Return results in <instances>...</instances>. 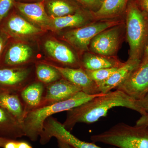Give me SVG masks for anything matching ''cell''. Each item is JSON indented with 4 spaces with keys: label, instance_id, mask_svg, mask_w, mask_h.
<instances>
[{
    "label": "cell",
    "instance_id": "cell-19",
    "mask_svg": "<svg viewBox=\"0 0 148 148\" xmlns=\"http://www.w3.org/2000/svg\"><path fill=\"white\" fill-rule=\"evenodd\" d=\"M0 107L8 111L21 123L27 114L18 93L0 92Z\"/></svg>",
    "mask_w": 148,
    "mask_h": 148
},
{
    "label": "cell",
    "instance_id": "cell-37",
    "mask_svg": "<svg viewBox=\"0 0 148 148\" xmlns=\"http://www.w3.org/2000/svg\"><path fill=\"white\" fill-rule=\"evenodd\" d=\"M25 1H37V2H38L42 1H45V0H25Z\"/></svg>",
    "mask_w": 148,
    "mask_h": 148
},
{
    "label": "cell",
    "instance_id": "cell-13",
    "mask_svg": "<svg viewBox=\"0 0 148 148\" xmlns=\"http://www.w3.org/2000/svg\"><path fill=\"white\" fill-rule=\"evenodd\" d=\"M32 48L27 45L14 43L7 49L0 67L21 66L30 60L32 56Z\"/></svg>",
    "mask_w": 148,
    "mask_h": 148
},
{
    "label": "cell",
    "instance_id": "cell-3",
    "mask_svg": "<svg viewBox=\"0 0 148 148\" xmlns=\"http://www.w3.org/2000/svg\"><path fill=\"white\" fill-rule=\"evenodd\" d=\"M90 140L119 148H148V128L120 123L105 132L92 135Z\"/></svg>",
    "mask_w": 148,
    "mask_h": 148
},
{
    "label": "cell",
    "instance_id": "cell-34",
    "mask_svg": "<svg viewBox=\"0 0 148 148\" xmlns=\"http://www.w3.org/2000/svg\"><path fill=\"white\" fill-rule=\"evenodd\" d=\"M58 148H74L67 143L60 140H57Z\"/></svg>",
    "mask_w": 148,
    "mask_h": 148
},
{
    "label": "cell",
    "instance_id": "cell-7",
    "mask_svg": "<svg viewBox=\"0 0 148 148\" xmlns=\"http://www.w3.org/2000/svg\"><path fill=\"white\" fill-rule=\"evenodd\" d=\"M132 99L139 100L148 92V61L139 66L116 88Z\"/></svg>",
    "mask_w": 148,
    "mask_h": 148
},
{
    "label": "cell",
    "instance_id": "cell-30",
    "mask_svg": "<svg viewBox=\"0 0 148 148\" xmlns=\"http://www.w3.org/2000/svg\"><path fill=\"white\" fill-rule=\"evenodd\" d=\"M136 125L145 126L148 128V112L142 115L136 122Z\"/></svg>",
    "mask_w": 148,
    "mask_h": 148
},
{
    "label": "cell",
    "instance_id": "cell-25",
    "mask_svg": "<svg viewBox=\"0 0 148 148\" xmlns=\"http://www.w3.org/2000/svg\"><path fill=\"white\" fill-rule=\"evenodd\" d=\"M119 68H107L98 70H86L88 75L96 84L105 81L108 79Z\"/></svg>",
    "mask_w": 148,
    "mask_h": 148
},
{
    "label": "cell",
    "instance_id": "cell-20",
    "mask_svg": "<svg viewBox=\"0 0 148 148\" xmlns=\"http://www.w3.org/2000/svg\"><path fill=\"white\" fill-rule=\"evenodd\" d=\"M129 0H104L100 8L92 15L95 19L112 18L124 11Z\"/></svg>",
    "mask_w": 148,
    "mask_h": 148
},
{
    "label": "cell",
    "instance_id": "cell-26",
    "mask_svg": "<svg viewBox=\"0 0 148 148\" xmlns=\"http://www.w3.org/2000/svg\"><path fill=\"white\" fill-rule=\"evenodd\" d=\"M15 2V0H0V24L14 6Z\"/></svg>",
    "mask_w": 148,
    "mask_h": 148
},
{
    "label": "cell",
    "instance_id": "cell-32",
    "mask_svg": "<svg viewBox=\"0 0 148 148\" xmlns=\"http://www.w3.org/2000/svg\"><path fill=\"white\" fill-rule=\"evenodd\" d=\"M17 148H33L29 143L24 141H18Z\"/></svg>",
    "mask_w": 148,
    "mask_h": 148
},
{
    "label": "cell",
    "instance_id": "cell-10",
    "mask_svg": "<svg viewBox=\"0 0 148 148\" xmlns=\"http://www.w3.org/2000/svg\"><path fill=\"white\" fill-rule=\"evenodd\" d=\"M80 91L79 87L64 78L46 85L45 94L40 108L66 101Z\"/></svg>",
    "mask_w": 148,
    "mask_h": 148
},
{
    "label": "cell",
    "instance_id": "cell-24",
    "mask_svg": "<svg viewBox=\"0 0 148 148\" xmlns=\"http://www.w3.org/2000/svg\"><path fill=\"white\" fill-rule=\"evenodd\" d=\"M36 74L38 81L45 85L50 84L63 78L58 70L51 64L37 65Z\"/></svg>",
    "mask_w": 148,
    "mask_h": 148
},
{
    "label": "cell",
    "instance_id": "cell-21",
    "mask_svg": "<svg viewBox=\"0 0 148 148\" xmlns=\"http://www.w3.org/2000/svg\"><path fill=\"white\" fill-rule=\"evenodd\" d=\"M46 11L51 17H59L73 14L80 10L68 0H45Z\"/></svg>",
    "mask_w": 148,
    "mask_h": 148
},
{
    "label": "cell",
    "instance_id": "cell-35",
    "mask_svg": "<svg viewBox=\"0 0 148 148\" xmlns=\"http://www.w3.org/2000/svg\"><path fill=\"white\" fill-rule=\"evenodd\" d=\"M140 3L144 10L148 14V0H140Z\"/></svg>",
    "mask_w": 148,
    "mask_h": 148
},
{
    "label": "cell",
    "instance_id": "cell-14",
    "mask_svg": "<svg viewBox=\"0 0 148 148\" xmlns=\"http://www.w3.org/2000/svg\"><path fill=\"white\" fill-rule=\"evenodd\" d=\"M44 47L48 54L57 62L65 65L66 67L77 69L78 63L76 57L67 46L50 40L45 42Z\"/></svg>",
    "mask_w": 148,
    "mask_h": 148
},
{
    "label": "cell",
    "instance_id": "cell-28",
    "mask_svg": "<svg viewBox=\"0 0 148 148\" xmlns=\"http://www.w3.org/2000/svg\"><path fill=\"white\" fill-rule=\"evenodd\" d=\"M5 32L0 31V57L5 49L8 41V37Z\"/></svg>",
    "mask_w": 148,
    "mask_h": 148
},
{
    "label": "cell",
    "instance_id": "cell-12",
    "mask_svg": "<svg viewBox=\"0 0 148 148\" xmlns=\"http://www.w3.org/2000/svg\"><path fill=\"white\" fill-rule=\"evenodd\" d=\"M15 9L30 21L43 27H50L51 17L47 12L45 1L35 3L15 2Z\"/></svg>",
    "mask_w": 148,
    "mask_h": 148
},
{
    "label": "cell",
    "instance_id": "cell-15",
    "mask_svg": "<svg viewBox=\"0 0 148 148\" xmlns=\"http://www.w3.org/2000/svg\"><path fill=\"white\" fill-rule=\"evenodd\" d=\"M45 90L46 85L38 81L32 82L18 93L27 113L41 107Z\"/></svg>",
    "mask_w": 148,
    "mask_h": 148
},
{
    "label": "cell",
    "instance_id": "cell-31",
    "mask_svg": "<svg viewBox=\"0 0 148 148\" xmlns=\"http://www.w3.org/2000/svg\"><path fill=\"white\" fill-rule=\"evenodd\" d=\"M18 141L16 140H10L6 143L3 148H17Z\"/></svg>",
    "mask_w": 148,
    "mask_h": 148
},
{
    "label": "cell",
    "instance_id": "cell-27",
    "mask_svg": "<svg viewBox=\"0 0 148 148\" xmlns=\"http://www.w3.org/2000/svg\"><path fill=\"white\" fill-rule=\"evenodd\" d=\"M86 8L95 12L101 7L104 0H75Z\"/></svg>",
    "mask_w": 148,
    "mask_h": 148
},
{
    "label": "cell",
    "instance_id": "cell-17",
    "mask_svg": "<svg viewBox=\"0 0 148 148\" xmlns=\"http://www.w3.org/2000/svg\"><path fill=\"white\" fill-rule=\"evenodd\" d=\"M141 61L128 60L123 65L118 68L115 72L110 77L103 82L97 84L98 89L101 93L110 92L116 88L128 75L140 65Z\"/></svg>",
    "mask_w": 148,
    "mask_h": 148
},
{
    "label": "cell",
    "instance_id": "cell-2",
    "mask_svg": "<svg viewBox=\"0 0 148 148\" xmlns=\"http://www.w3.org/2000/svg\"><path fill=\"white\" fill-rule=\"evenodd\" d=\"M88 95L80 91L72 98L51 105L35 109L27 113L22 122L25 136L32 141H37L43 130L48 118L54 114L68 111L100 95Z\"/></svg>",
    "mask_w": 148,
    "mask_h": 148
},
{
    "label": "cell",
    "instance_id": "cell-23",
    "mask_svg": "<svg viewBox=\"0 0 148 148\" xmlns=\"http://www.w3.org/2000/svg\"><path fill=\"white\" fill-rule=\"evenodd\" d=\"M86 21L85 14L79 10L73 14L61 17H51L50 27L57 30L68 27H78L82 26Z\"/></svg>",
    "mask_w": 148,
    "mask_h": 148
},
{
    "label": "cell",
    "instance_id": "cell-11",
    "mask_svg": "<svg viewBox=\"0 0 148 148\" xmlns=\"http://www.w3.org/2000/svg\"><path fill=\"white\" fill-rule=\"evenodd\" d=\"M51 65L58 70L63 78L79 87L84 93L90 95L101 93L97 84L90 79L84 69Z\"/></svg>",
    "mask_w": 148,
    "mask_h": 148
},
{
    "label": "cell",
    "instance_id": "cell-6",
    "mask_svg": "<svg viewBox=\"0 0 148 148\" xmlns=\"http://www.w3.org/2000/svg\"><path fill=\"white\" fill-rule=\"evenodd\" d=\"M119 24V21H115L97 22L66 32L64 38L65 40L77 49L87 50L91 40L96 35Z\"/></svg>",
    "mask_w": 148,
    "mask_h": 148
},
{
    "label": "cell",
    "instance_id": "cell-4",
    "mask_svg": "<svg viewBox=\"0 0 148 148\" xmlns=\"http://www.w3.org/2000/svg\"><path fill=\"white\" fill-rule=\"evenodd\" d=\"M126 32L130 60L141 61L148 40V14L136 3L127 8Z\"/></svg>",
    "mask_w": 148,
    "mask_h": 148
},
{
    "label": "cell",
    "instance_id": "cell-8",
    "mask_svg": "<svg viewBox=\"0 0 148 148\" xmlns=\"http://www.w3.org/2000/svg\"><path fill=\"white\" fill-rule=\"evenodd\" d=\"M31 73L26 67H0V92L19 93L30 84Z\"/></svg>",
    "mask_w": 148,
    "mask_h": 148
},
{
    "label": "cell",
    "instance_id": "cell-22",
    "mask_svg": "<svg viewBox=\"0 0 148 148\" xmlns=\"http://www.w3.org/2000/svg\"><path fill=\"white\" fill-rule=\"evenodd\" d=\"M123 64V63L106 56H98L91 53L86 54L82 63L84 69L90 71L107 68H119Z\"/></svg>",
    "mask_w": 148,
    "mask_h": 148
},
{
    "label": "cell",
    "instance_id": "cell-9",
    "mask_svg": "<svg viewBox=\"0 0 148 148\" xmlns=\"http://www.w3.org/2000/svg\"><path fill=\"white\" fill-rule=\"evenodd\" d=\"M120 38V27L118 24L96 35L90 42V49L99 55L110 56L117 50Z\"/></svg>",
    "mask_w": 148,
    "mask_h": 148
},
{
    "label": "cell",
    "instance_id": "cell-36",
    "mask_svg": "<svg viewBox=\"0 0 148 148\" xmlns=\"http://www.w3.org/2000/svg\"><path fill=\"white\" fill-rule=\"evenodd\" d=\"M10 140H11L0 137V147L3 148L4 146L5 145L6 143Z\"/></svg>",
    "mask_w": 148,
    "mask_h": 148
},
{
    "label": "cell",
    "instance_id": "cell-29",
    "mask_svg": "<svg viewBox=\"0 0 148 148\" xmlns=\"http://www.w3.org/2000/svg\"><path fill=\"white\" fill-rule=\"evenodd\" d=\"M138 107L145 113L148 112V92L142 99L136 100Z\"/></svg>",
    "mask_w": 148,
    "mask_h": 148
},
{
    "label": "cell",
    "instance_id": "cell-16",
    "mask_svg": "<svg viewBox=\"0 0 148 148\" xmlns=\"http://www.w3.org/2000/svg\"><path fill=\"white\" fill-rule=\"evenodd\" d=\"M4 32L13 36L22 37L37 34L41 30L16 14H11L5 23Z\"/></svg>",
    "mask_w": 148,
    "mask_h": 148
},
{
    "label": "cell",
    "instance_id": "cell-5",
    "mask_svg": "<svg viewBox=\"0 0 148 148\" xmlns=\"http://www.w3.org/2000/svg\"><path fill=\"white\" fill-rule=\"evenodd\" d=\"M53 137L67 143L74 148H102L92 143L82 141L65 129L60 122L52 116L46 120L43 130L40 136V142L46 145Z\"/></svg>",
    "mask_w": 148,
    "mask_h": 148
},
{
    "label": "cell",
    "instance_id": "cell-33",
    "mask_svg": "<svg viewBox=\"0 0 148 148\" xmlns=\"http://www.w3.org/2000/svg\"><path fill=\"white\" fill-rule=\"evenodd\" d=\"M147 61H148V40L143 52L141 62H146Z\"/></svg>",
    "mask_w": 148,
    "mask_h": 148
},
{
    "label": "cell",
    "instance_id": "cell-18",
    "mask_svg": "<svg viewBox=\"0 0 148 148\" xmlns=\"http://www.w3.org/2000/svg\"><path fill=\"white\" fill-rule=\"evenodd\" d=\"M25 136L22 123L0 107V137L16 140Z\"/></svg>",
    "mask_w": 148,
    "mask_h": 148
},
{
    "label": "cell",
    "instance_id": "cell-1",
    "mask_svg": "<svg viewBox=\"0 0 148 148\" xmlns=\"http://www.w3.org/2000/svg\"><path fill=\"white\" fill-rule=\"evenodd\" d=\"M121 107L133 110L144 114L145 113L138 107L136 100L119 90L101 93L80 106L67 111L66 120L63 124L66 130L71 132L78 123H94L106 116L110 109Z\"/></svg>",
    "mask_w": 148,
    "mask_h": 148
}]
</instances>
